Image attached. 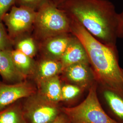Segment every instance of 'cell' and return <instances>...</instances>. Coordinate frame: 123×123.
I'll return each mask as SVG.
<instances>
[{
    "mask_svg": "<svg viewBox=\"0 0 123 123\" xmlns=\"http://www.w3.org/2000/svg\"><path fill=\"white\" fill-rule=\"evenodd\" d=\"M58 7L102 43L117 47L119 13L110 0H67Z\"/></svg>",
    "mask_w": 123,
    "mask_h": 123,
    "instance_id": "6da1fadb",
    "label": "cell"
},
{
    "mask_svg": "<svg viewBox=\"0 0 123 123\" xmlns=\"http://www.w3.org/2000/svg\"><path fill=\"white\" fill-rule=\"evenodd\" d=\"M70 20L71 33L83 45L97 83L123 92V69L119 64L117 47L102 43L74 18Z\"/></svg>",
    "mask_w": 123,
    "mask_h": 123,
    "instance_id": "7a4b0ae2",
    "label": "cell"
},
{
    "mask_svg": "<svg viewBox=\"0 0 123 123\" xmlns=\"http://www.w3.org/2000/svg\"><path fill=\"white\" fill-rule=\"evenodd\" d=\"M33 27L36 37L41 42L54 36L71 33L70 20L65 12L51 0L36 11Z\"/></svg>",
    "mask_w": 123,
    "mask_h": 123,
    "instance_id": "3957f363",
    "label": "cell"
},
{
    "mask_svg": "<svg viewBox=\"0 0 123 123\" xmlns=\"http://www.w3.org/2000/svg\"><path fill=\"white\" fill-rule=\"evenodd\" d=\"M97 83L88 91L86 98L74 106L62 107L69 123H117L107 114L97 95Z\"/></svg>",
    "mask_w": 123,
    "mask_h": 123,
    "instance_id": "277c9868",
    "label": "cell"
},
{
    "mask_svg": "<svg viewBox=\"0 0 123 123\" xmlns=\"http://www.w3.org/2000/svg\"><path fill=\"white\" fill-rule=\"evenodd\" d=\"M25 99L22 109L27 123H53L62 112L59 104L49 101L37 91Z\"/></svg>",
    "mask_w": 123,
    "mask_h": 123,
    "instance_id": "5b68a950",
    "label": "cell"
},
{
    "mask_svg": "<svg viewBox=\"0 0 123 123\" xmlns=\"http://www.w3.org/2000/svg\"><path fill=\"white\" fill-rule=\"evenodd\" d=\"M36 11L22 6H13L3 19L7 31L14 43L33 27Z\"/></svg>",
    "mask_w": 123,
    "mask_h": 123,
    "instance_id": "8992f818",
    "label": "cell"
},
{
    "mask_svg": "<svg viewBox=\"0 0 123 123\" xmlns=\"http://www.w3.org/2000/svg\"><path fill=\"white\" fill-rule=\"evenodd\" d=\"M97 95L107 114L117 123H123V92L97 83Z\"/></svg>",
    "mask_w": 123,
    "mask_h": 123,
    "instance_id": "52a82bcc",
    "label": "cell"
},
{
    "mask_svg": "<svg viewBox=\"0 0 123 123\" xmlns=\"http://www.w3.org/2000/svg\"><path fill=\"white\" fill-rule=\"evenodd\" d=\"M37 91L36 85L27 80L15 84H7L0 81V111L26 98Z\"/></svg>",
    "mask_w": 123,
    "mask_h": 123,
    "instance_id": "ba28073f",
    "label": "cell"
},
{
    "mask_svg": "<svg viewBox=\"0 0 123 123\" xmlns=\"http://www.w3.org/2000/svg\"><path fill=\"white\" fill-rule=\"evenodd\" d=\"M66 83L74 84L87 91L97 83L94 72L89 64L76 63L64 68L62 73Z\"/></svg>",
    "mask_w": 123,
    "mask_h": 123,
    "instance_id": "9c48e42d",
    "label": "cell"
},
{
    "mask_svg": "<svg viewBox=\"0 0 123 123\" xmlns=\"http://www.w3.org/2000/svg\"><path fill=\"white\" fill-rule=\"evenodd\" d=\"M72 37L71 33L63 34L41 41L40 49L43 57L60 61Z\"/></svg>",
    "mask_w": 123,
    "mask_h": 123,
    "instance_id": "30bf717a",
    "label": "cell"
},
{
    "mask_svg": "<svg viewBox=\"0 0 123 123\" xmlns=\"http://www.w3.org/2000/svg\"><path fill=\"white\" fill-rule=\"evenodd\" d=\"M60 61L63 69L68 66L76 63L89 64L88 55L83 45L79 40L73 35Z\"/></svg>",
    "mask_w": 123,
    "mask_h": 123,
    "instance_id": "8fae6325",
    "label": "cell"
},
{
    "mask_svg": "<svg viewBox=\"0 0 123 123\" xmlns=\"http://www.w3.org/2000/svg\"><path fill=\"white\" fill-rule=\"evenodd\" d=\"M63 67L60 61L43 57L36 62L35 69L32 77L36 85L42 82L62 74Z\"/></svg>",
    "mask_w": 123,
    "mask_h": 123,
    "instance_id": "7c38bea8",
    "label": "cell"
},
{
    "mask_svg": "<svg viewBox=\"0 0 123 123\" xmlns=\"http://www.w3.org/2000/svg\"><path fill=\"white\" fill-rule=\"evenodd\" d=\"M10 51H0V75L2 81L7 84H15L26 80L14 65Z\"/></svg>",
    "mask_w": 123,
    "mask_h": 123,
    "instance_id": "4fadbf2b",
    "label": "cell"
},
{
    "mask_svg": "<svg viewBox=\"0 0 123 123\" xmlns=\"http://www.w3.org/2000/svg\"><path fill=\"white\" fill-rule=\"evenodd\" d=\"M62 85L59 76H56L37 84V92L49 101L59 104L61 102Z\"/></svg>",
    "mask_w": 123,
    "mask_h": 123,
    "instance_id": "5bb4252c",
    "label": "cell"
},
{
    "mask_svg": "<svg viewBox=\"0 0 123 123\" xmlns=\"http://www.w3.org/2000/svg\"><path fill=\"white\" fill-rule=\"evenodd\" d=\"M10 53L14 65L18 72L26 79L32 77L36 65L33 58L16 49L11 51Z\"/></svg>",
    "mask_w": 123,
    "mask_h": 123,
    "instance_id": "9a60e30c",
    "label": "cell"
},
{
    "mask_svg": "<svg viewBox=\"0 0 123 123\" xmlns=\"http://www.w3.org/2000/svg\"><path fill=\"white\" fill-rule=\"evenodd\" d=\"M0 123H27L18 101L0 111Z\"/></svg>",
    "mask_w": 123,
    "mask_h": 123,
    "instance_id": "2e32d148",
    "label": "cell"
},
{
    "mask_svg": "<svg viewBox=\"0 0 123 123\" xmlns=\"http://www.w3.org/2000/svg\"><path fill=\"white\" fill-rule=\"evenodd\" d=\"M15 49L30 57H34L37 53L35 40L31 37L18 39L14 42Z\"/></svg>",
    "mask_w": 123,
    "mask_h": 123,
    "instance_id": "e0dca14e",
    "label": "cell"
},
{
    "mask_svg": "<svg viewBox=\"0 0 123 123\" xmlns=\"http://www.w3.org/2000/svg\"><path fill=\"white\" fill-rule=\"evenodd\" d=\"M85 91L83 89L74 84L66 83L62 84L61 102H71L76 99Z\"/></svg>",
    "mask_w": 123,
    "mask_h": 123,
    "instance_id": "ac0fdd59",
    "label": "cell"
},
{
    "mask_svg": "<svg viewBox=\"0 0 123 123\" xmlns=\"http://www.w3.org/2000/svg\"><path fill=\"white\" fill-rule=\"evenodd\" d=\"M13 46L14 42L10 37L2 22H0V51H12Z\"/></svg>",
    "mask_w": 123,
    "mask_h": 123,
    "instance_id": "d6986e66",
    "label": "cell"
},
{
    "mask_svg": "<svg viewBox=\"0 0 123 123\" xmlns=\"http://www.w3.org/2000/svg\"><path fill=\"white\" fill-rule=\"evenodd\" d=\"M52 0H16L17 6H22L37 11L43 5Z\"/></svg>",
    "mask_w": 123,
    "mask_h": 123,
    "instance_id": "ffe728a7",
    "label": "cell"
},
{
    "mask_svg": "<svg viewBox=\"0 0 123 123\" xmlns=\"http://www.w3.org/2000/svg\"><path fill=\"white\" fill-rule=\"evenodd\" d=\"M15 3L16 0H0V22H2L5 15Z\"/></svg>",
    "mask_w": 123,
    "mask_h": 123,
    "instance_id": "44dd1931",
    "label": "cell"
},
{
    "mask_svg": "<svg viewBox=\"0 0 123 123\" xmlns=\"http://www.w3.org/2000/svg\"><path fill=\"white\" fill-rule=\"evenodd\" d=\"M119 23L118 36V38H121L123 37V10L120 13H119Z\"/></svg>",
    "mask_w": 123,
    "mask_h": 123,
    "instance_id": "7402d4cb",
    "label": "cell"
},
{
    "mask_svg": "<svg viewBox=\"0 0 123 123\" xmlns=\"http://www.w3.org/2000/svg\"><path fill=\"white\" fill-rule=\"evenodd\" d=\"M53 123H69V122L66 114L62 112Z\"/></svg>",
    "mask_w": 123,
    "mask_h": 123,
    "instance_id": "603a6c76",
    "label": "cell"
},
{
    "mask_svg": "<svg viewBox=\"0 0 123 123\" xmlns=\"http://www.w3.org/2000/svg\"><path fill=\"white\" fill-rule=\"evenodd\" d=\"M66 0H52L53 4L57 6H59L62 3H63V2L66 1Z\"/></svg>",
    "mask_w": 123,
    "mask_h": 123,
    "instance_id": "cb8c5ba5",
    "label": "cell"
}]
</instances>
